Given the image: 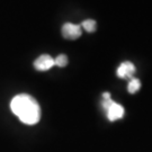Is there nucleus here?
<instances>
[{"label": "nucleus", "instance_id": "f257e3e1", "mask_svg": "<svg viewBox=\"0 0 152 152\" xmlns=\"http://www.w3.org/2000/svg\"><path fill=\"white\" fill-rule=\"evenodd\" d=\"M10 108L24 124L34 125L41 118V107L37 100L27 94H20L12 98Z\"/></svg>", "mask_w": 152, "mask_h": 152}, {"label": "nucleus", "instance_id": "f03ea898", "mask_svg": "<svg viewBox=\"0 0 152 152\" xmlns=\"http://www.w3.org/2000/svg\"><path fill=\"white\" fill-rule=\"evenodd\" d=\"M103 107H104V109H105V112H106L107 118H108L110 122L121 120V118L124 116V108H123V106L120 105V104L113 102L112 98H109V99H104Z\"/></svg>", "mask_w": 152, "mask_h": 152}, {"label": "nucleus", "instance_id": "7ed1b4c3", "mask_svg": "<svg viewBox=\"0 0 152 152\" xmlns=\"http://www.w3.org/2000/svg\"><path fill=\"white\" fill-rule=\"evenodd\" d=\"M81 34L82 32L80 25L66 23L62 27V35L66 39H77V38H79L81 36Z\"/></svg>", "mask_w": 152, "mask_h": 152}, {"label": "nucleus", "instance_id": "20e7f679", "mask_svg": "<svg viewBox=\"0 0 152 152\" xmlns=\"http://www.w3.org/2000/svg\"><path fill=\"white\" fill-rule=\"evenodd\" d=\"M53 65H55L54 59L49 54H43L38 56L36 60L34 61V66L38 71H46L51 69Z\"/></svg>", "mask_w": 152, "mask_h": 152}, {"label": "nucleus", "instance_id": "39448f33", "mask_svg": "<svg viewBox=\"0 0 152 152\" xmlns=\"http://www.w3.org/2000/svg\"><path fill=\"white\" fill-rule=\"evenodd\" d=\"M134 72H135V66L130 61H125L123 63H121L120 66L117 68V71H116L117 76L122 79H125V78L132 79Z\"/></svg>", "mask_w": 152, "mask_h": 152}, {"label": "nucleus", "instance_id": "423d86ee", "mask_svg": "<svg viewBox=\"0 0 152 152\" xmlns=\"http://www.w3.org/2000/svg\"><path fill=\"white\" fill-rule=\"evenodd\" d=\"M141 87V82L139 79L136 78H132L129 82V86H127V90L130 94H135L136 91H139V89Z\"/></svg>", "mask_w": 152, "mask_h": 152}, {"label": "nucleus", "instance_id": "0eeeda50", "mask_svg": "<svg viewBox=\"0 0 152 152\" xmlns=\"http://www.w3.org/2000/svg\"><path fill=\"white\" fill-rule=\"evenodd\" d=\"M82 27L85 28L87 32L94 33L96 31V28H97V24H96L95 20H92V19H87V20L82 22Z\"/></svg>", "mask_w": 152, "mask_h": 152}, {"label": "nucleus", "instance_id": "6e6552de", "mask_svg": "<svg viewBox=\"0 0 152 152\" xmlns=\"http://www.w3.org/2000/svg\"><path fill=\"white\" fill-rule=\"evenodd\" d=\"M54 63H55V65L63 68V66H65V65L68 64V56H66L65 54L58 55V56L54 59Z\"/></svg>", "mask_w": 152, "mask_h": 152}, {"label": "nucleus", "instance_id": "1a4fd4ad", "mask_svg": "<svg viewBox=\"0 0 152 152\" xmlns=\"http://www.w3.org/2000/svg\"><path fill=\"white\" fill-rule=\"evenodd\" d=\"M103 97H104V99H109V98H110V94H109V92H105L103 95Z\"/></svg>", "mask_w": 152, "mask_h": 152}]
</instances>
